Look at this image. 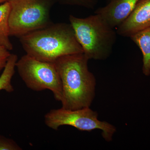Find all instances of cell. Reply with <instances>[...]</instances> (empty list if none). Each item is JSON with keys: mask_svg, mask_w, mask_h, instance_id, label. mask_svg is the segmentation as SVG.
<instances>
[{"mask_svg": "<svg viewBox=\"0 0 150 150\" xmlns=\"http://www.w3.org/2000/svg\"><path fill=\"white\" fill-rule=\"evenodd\" d=\"M83 53L62 56L54 62L62 86V108L76 110L90 107L96 95V81L89 70Z\"/></svg>", "mask_w": 150, "mask_h": 150, "instance_id": "1", "label": "cell"}, {"mask_svg": "<svg viewBox=\"0 0 150 150\" xmlns=\"http://www.w3.org/2000/svg\"><path fill=\"white\" fill-rule=\"evenodd\" d=\"M26 54L42 62L54 63L66 55L83 53L70 23H51L19 38Z\"/></svg>", "mask_w": 150, "mask_h": 150, "instance_id": "2", "label": "cell"}, {"mask_svg": "<svg viewBox=\"0 0 150 150\" xmlns=\"http://www.w3.org/2000/svg\"><path fill=\"white\" fill-rule=\"evenodd\" d=\"M70 23L83 53L90 59L104 60L112 54L117 33L99 15L84 18L70 15Z\"/></svg>", "mask_w": 150, "mask_h": 150, "instance_id": "3", "label": "cell"}, {"mask_svg": "<svg viewBox=\"0 0 150 150\" xmlns=\"http://www.w3.org/2000/svg\"><path fill=\"white\" fill-rule=\"evenodd\" d=\"M10 35L17 38L53 23L50 11L56 0H8Z\"/></svg>", "mask_w": 150, "mask_h": 150, "instance_id": "4", "label": "cell"}, {"mask_svg": "<svg viewBox=\"0 0 150 150\" xmlns=\"http://www.w3.org/2000/svg\"><path fill=\"white\" fill-rule=\"evenodd\" d=\"M98 113L86 107L76 110L61 108L50 110L44 116V122L50 129L57 130L63 126H73L82 131L90 132L98 129L102 131L103 138L107 142L112 141L116 128L106 121L98 118Z\"/></svg>", "mask_w": 150, "mask_h": 150, "instance_id": "5", "label": "cell"}, {"mask_svg": "<svg viewBox=\"0 0 150 150\" xmlns=\"http://www.w3.org/2000/svg\"><path fill=\"white\" fill-rule=\"evenodd\" d=\"M16 68L28 88L37 92L49 90L61 102L62 83L54 63L39 61L26 54L18 60Z\"/></svg>", "mask_w": 150, "mask_h": 150, "instance_id": "6", "label": "cell"}, {"mask_svg": "<svg viewBox=\"0 0 150 150\" xmlns=\"http://www.w3.org/2000/svg\"><path fill=\"white\" fill-rule=\"evenodd\" d=\"M150 27V0H139L130 15L117 27V34L130 37Z\"/></svg>", "mask_w": 150, "mask_h": 150, "instance_id": "7", "label": "cell"}, {"mask_svg": "<svg viewBox=\"0 0 150 150\" xmlns=\"http://www.w3.org/2000/svg\"><path fill=\"white\" fill-rule=\"evenodd\" d=\"M139 0H111L94 13L99 15L111 27H118L130 15Z\"/></svg>", "mask_w": 150, "mask_h": 150, "instance_id": "8", "label": "cell"}, {"mask_svg": "<svg viewBox=\"0 0 150 150\" xmlns=\"http://www.w3.org/2000/svg\"><path fill=\"white\" fill-rule=\"evenodd\" d=\"M130 38L142 51L143 55V74L150 75V27L130 36Z\"/></svg>", "mask_w": 150, "mask_h": 150, "instance_id": "9", "label": "cell"}, {"mask_svg": "<svg viewBox=\"0 0 150 150\" xmlns=\"http://www.w3.org/2000/svg\"><path fill=\"white\" fill-rule=\"evenodd\" d=\"M11 6L8 1L0 4V46L9 51L13 49L9 37V16Z\"/></svg>", "mask_w": 150, "mask_h": 150, "instance_id": "10", "label": "cell"}, {"mask_svg": "<svg viewBox=\"0 0 150 150\" xmlns=\"http://www.w3.org/2000/svg\"><path fill=\"white\" fill-rule=\"evenodd\" d=\"M18 56L16 54H11L9 57L3 73L0 76V91L4 90L8 93L14 91L12 85L11 79L15 73V69L16 67Z\"/></svg>", "mask_w": 150, "mask_h": 150, "instance_id": "11", "label": "cell"}, {"mask_svg": "<svg viewBox=\"0 0 150 150\" xmlns=\"http://www.w3.org/2000/svg\"><path fill=\"white\" fill-rule=\"evenodd\" d=\"M56 3L65 5L76 6L93 9L97 4L98 0H56Z\"/></svg>", "mask_w": 150, "mask_h": 150, "instance_id": "12", "label": "cell"}, {"mask_svg": "<svg viewBox=\"0 0 150 150\" xmlns=\"http://www.w3.org/2000/svg\"><path fill=\"white\" fill-rule=\"evenodd\" d=\"M17 144L11 139L0 135V150H22Z\"/></svg>", "mask_w": 150, "mask_h": 150, "instance_id": "13", "label": "cell"}, {"mask_svg": "<svg viewBox=\"0 0 150 150\" xmlns=\"http://www.w3.org/2000/svg\"><path fill=\"white\" fill-rule=\"evenodd\" d=\"M11 54L9 50L0 46V73L4 69Z\"/></svg>", "mask_w": 150, "mask_h": 150, "instance_id": "14", "label": "cell"}, {"mask_svg": "<svg viewBox=\"0 0 150 150\" xmlns=\"http://www.w3.org/2000/svg\"><path fill=\"white\" fill-rule=\"evenodd\" d=\"M8 1V0H0V4H3V3L6 2Z\"/></svg>", "mask_w": 150, "mask_h": 150, "instance_id": "15", "label": "cell"}, {"mask_svg": "<svg viewBox=\"0 0 150 150\" xmlns=\"http://www.w3.org/2000/svg\"><path fill=\"white\" fill-rule=\"evenodd\" d=\"M105 1H106L107 3H108V2H109L111 0H105Z\"/></svg>", "mask_w": 150, "mask_h": 150, "instance_id": "16", "label": "cell"}]
</instances>
